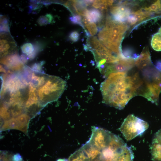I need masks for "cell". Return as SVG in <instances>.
<instances>
[{"label":"cell","mask_w":161,"mask_h":161,"mask_svg":"<svg viewBox=\"0 0 161 161\" xmlns=\"http://www.w3.org/2000/svg\"><path fill=\"white\" fill-rule=\"evenodd\" d=\"M136 68H132L126 72L135 96L144 97L157 105L161 92V70L153 64Z\"/></svg>","instance_id":"cell-1"},{"label":"cell","mask_w":161,"mask_h":161,"mask_svg":"<svg viewBox=\"0 0 161 161\" xmlns=\"http://www.w3.org/2000/svg\"><path fill=\"white\" fill-rule=\"evenodd\" d=\"M103 102L121 109L135 96L129 77L126 72L110 74L101 84Z\"/></svg>","instance_id":"cell-2"},{"label":"cell","mask_w":161,"mask_h":161,"mask_svg":"<svg viewBox=\"0 0 161 161\" xmlns=\"http://www.w3.org/2000/svg\"><path fill=\"white\" fill-rule=\"evenodd\" d=\"M66 83L60 78L47 75L44 83L36 88L40 105L44 107L58 100L66 89Z\"/></svg>","instance_id":"cell-3"},{"label":"cell","mask_w":161,"mask_h":161,"mask_svg":"<svg viewBox=\"0 0 161 161\" xmlns=\"http://www.w3.org/2000/svg\"><path fill=\"white\" fill-rule=\"evenodd\" d=\"M126 31L120 24L112 21L106 22L98 34L101 42L107 48L118 55L122 54L120 44Z\"/></svg>","instance_id":"cell-4"},{"label":"cell","mask_w":161,"mask_h":161,"mask_svg":"<svg viewBox=\"0 0 161 161\" xmlns=\"http://www.w3.org/2000/svg\"><path fill=\"white\" fill-rule=\"evenodd\" d=\"M148 127L147 122L131 114L124 119L119 130L125 139L129 141L142 135Z\"/></svg>","instance_id":"cell-5"},{"label":"cell","mask_w":161,"mask_h":161,"mask_svg":"<svg viewBox=\"0 0 161 161\" xmlns=\"http://www.w3.org/2000/svg\"><path fill=\"white\" fill-rule=\"evenodd\" d=\"M24 107L25 113L31 117L36 114L42 107L39 102L36 89L30 83L28 85V93Z\"/></svg>","instance_id":"cell-6"},{"label":"cell","mask_w":161,"mask_h":161,"mask_svg":"<svg viewBox=\"0 0 161 161\" xmlns=\"http://www.w3.org/2000/svg\"><path fill=\"white\" fill-rule=\"evenodd\" d=\"M0 56H7L15 52L16 43L10 35L6 32H2L0 35Z\"/></svg>","instance_id":"cell-7"},{"label":"cell","mask_w":161,"mask_h":161,"mask_svg":"<svg viewBox=\"0 0 161 161\" xmlns=\"http://www.w3.org/2000/svg\"><path fill=\"white\" fill-rule=\"evenodd\" d=\"M126 2L121 4L114 5L110 7V11L113 18L115 21L124 23L131 13V10L126 6Z\"/></svg>","instance_id":"cell-8"},{"label":"cell","mask_w":161,"mask_h":161,"mask_svg":"<svg viewBox=\"0 0 161 161\" xmlns=\"http://www.w3.org/2000/svg\"><path fill=\"white\" fill-rule=\"evenodd\" d=\"M153 161H161V129L155 134L150 146Z\"/></svg>","instance_id":"cell-9"},{"label":"cell","mask_w":161,"mask_h":161,"mask_svg":"<svg viewBox=\"0 0 161 161\" xmlns=\"http://www.w3.org/2000/svg\"><path fill=\"white\" fill-rule=\"evenodd\" d=\"M1 62L12 69H18L23 66L20 58L17 54L3 57Z\"/></svg>","instance_id":"cell-10"},{"label":"cell","mask_w":161,"mask_h":161,"mask_svg":"<svg viewBox=\"0 0 161 161\" xmlns=\"http://www.w3.org/2000/svg\"><path fill=\"white\" fill-rule=\"evenodd\" d=\"M16 117L19 125L18 130L26 134L27 133L29 123L31 117L27 113H24Z\"/></svg>","instance_id":"cell-11"},{"label":"cell","mask_w":161,"mask_h":161,"mask_svg":"<svg viewBox=\"0 0 161 161\" xmlns=\"http://www.w3.org/2000/svg\"><path fill=\"white\" fill-rule=\"evenodd\" d=\"M102 13L99 10L95 9L87 10L84 17L90 22L96 23L100 21L102 18Z\"/></svg>","instance_id":"cell-12"},{"label":"cell","mask_w":161,"mask_h":161,"mask_svg":"<svg viewBox=\"0 0 161 161\" xmlns=\"http://www.w3.org/2000/svg\"><path fill=\"white\" fill-rule=\"evenodd\" d=\"M14 129L18 130V123L16 117H12L4 121L1 128V131Z\"/></svg>","instance_id":"cell-13"},{"label":"cell","mask_w":161,"mask_h":161,"mask_svg":"<svg viewBox=\"0 0 161 161\" xmlns=\"http://www.w3.org/2000/svg\"><path fill=\"white\" fill-rule=\"evenodd\" d=\"M67 161H90L80 148L72 154Z\"/></svg>","instance_id":"cell-14"},{"label":"cell","mask_w":161,"mask_h":161,"mask_svg":"<svg viewBox=\"0 0 161 161\" xmlns=\"http://www.w3.org/2000/svg\"><path fill=\"white\" fill-rule=\"evenodd\" d=\"M132 13L135 16L138 22L143 21L151 16H154V14L147 11L144 8H141Z\"/></svg>","instance_id":"cell-15"},{"label":"cell","mask_w":161,"mask_h":161,"mask_svg":"<svg viewBox=\"0 0 161 161\" xmlns=\"http://www.w3.org/2000/svg\"><path fill=\"white\" fill-rule=\"evenodd\" d=\"M151 45L155 51H161V33L158 32L153 35L151 41Z\"/></svg>","instance_id":"cell-16"},{"label":"cell","mask_w":161,"mask_h":161,"mask_svg":"<svg viewBox=\"0 0 161 161\" xmlns=\"http://www.w3.org/2000/svg\"><path fill=\"white\" fill-rule=\"evenodd\" d=\"M147 11L157 15L161 14V1L160 0L155 1L150 6L144 7Z\"/></svg>","instance_id":"cell-17"},{"label":"cell","mask_w":161,"mask_h":161,"mask_svg":"<svg viewBox=\"0 0 161 161\" xmlns=\"http://www.w3.org/2000/svg\"><path fill=\"white\" fill-rule=\"evenodd\" d=\"M21 49L22 52L28 56L33 52L35 47L32 43H26L23 45Z\"/></svg>","instance_id":"cell-18"},{"label":"cell","mask_w":161,"mask_h":161,"mask_svg":"<svg viewBox=\"0 0 161 161\" xmlns=\"http://www.w3.org/2000/svg\"><path fill=\"white\" fill-rule=\"evenodd\" d=\"M85 26L91 35L94 36L97 34L98 29L95 23L89 22Z\"/></svg>","instance_id":"cell-19"},{"label":"cell","mask_w":161,"mask_h":161,"mask_svg":"<svg viewBox=\"0 0 161 161\" xmlns=\"http://www.w3.org/2000/svg\"><path fill=\"white\" fill-rule=\"evenodd\" d=\"M0 30L2 32H8L9 28L8 26V20L7 18L3 17L1 18Z\"/></svg>","instance_id":"cell-20"},{"label":"cell","mask_w":161,"mask_h":161,"mask_svg":"<svg viewBox=\"0 0 161 161\" xmlns=\"http://www.w3.org/2000/svg\"><path fill=\"white\" fill-rule=\"evenodd\" d=\"M71 22L74 24H78L82 26L83 28L84 27L82 23L81 17L79 15H73L69 18Z\"/></svg>","instance_id":"cell-21"},{"label":"cell","mask_w":161,"mask_h":161,"mask_svg":"<svg viewBox=\"0 0 161 161\" xmlns=\"http://www.w3.org/2000/svg\"><path fill=\"white\" fill-rule=\"evenodd\" d=\"M37 22L41 26L46 25L50 23L48 18L46 15L41 16L38 19Z\"/></svg>","instance_id":"cell-22"},{"label":"cell","mask_w":161,"mask_h":161,"mask_svg":"<svg viewBox=\"0 0 161 161\" xmlns=\"http://www.w3.org/2000/svg\"><path fill=\"white\" fill-rule=\"evenodd\" d=\"M69 37L71 41L73 42H76L79 38L80 34L77 31H73L70 33Z\"/></svg>","instance_id":"cell-23"},{"label":"cell","mask_w":161,"mask_h":161,"mask_svg":"<svg viewBox=\"0 0 161 161\" xmlns=\"http://www.w3.org/2000/svg\"><path fill=\"white\" fill-rule=\"evenodd\" d=\"M12 157H10L5 152H1L0 156V161H13Z\"/></svg>","instance_id":"cell-24"},{"label":"cell","mask_w":161,"mask_h":161,"mask_svg":"<svg viewBox=\"0 0 161 161\" xmlns=\"http://www.w3.org/2000/svg\"><path fill=\"white\" fill-rule=\"evenodd\" d=\"M102 0H95L92 3V6L96 9L99 8L102 4Z\"/></svg>","instance_id":"cell-25"},{"label":"cell","mask_w":161,"mask_h":161,"mask_svg":"<svg viewBox=\"0 0 161 161\" xmlns=\"http://www.w3.org/2000/svg\"><path fill=\"white\" fill-rule=\"evenodd\" d=\"M13 161H22V158L20 155L17 153L13 156L12 158Z\"/></svg>","instance_id":"cell-26"},{"label":"cell","mask_w":161,"mask_h":161,"mask_svg":"<svg viewBox=\"0 0 161 161\" xmlns=\"http://www.w3.org/2000/svg\"><path fill=\"white\" fill-rule=\"evenodd\" d=\"M41 65L39 63H35L32 66V68L34 70L39 71L41 69Z\"/></svg>","instance_id":"cell-27"},{"label":"cell","mask_w":161,"mask_h":161,"mask_svg":"<svg viewBox=\"0 0 161 161\" xmlns=\"http://www.w3.org/2000/svg\"><path fill=\"white\" fill-rule=\"evenodd\" d=\"M158 69L161 70V61H158L155 66Z\"/></svg>","instance_id":"cell-28"},{"label":"cell","mask_w":161,"mask_h":161,"mask_svg":"<svg viewBox=\"0 0 161 161\" xmlns=\"http://www.w3.org/2000/svg\"><path fill=\"white\" fill-rule=\"evenodd\" d=\"M46 16L49 19L50 23L51 22V21L52 20L53 17L50 14H47L46 15Z\"/></svg>","instance_id":"cell-29"},{"label":"cell","mask_w":161,"mask_h":161,"mask_svg":"<svg viewBox=\"0 0 161 161\" xmlns=\"http://www.w3.org/2000/svg\"><path fill=\"white\" fill-rule=\"evenodd\" d=\"M158 32L161 33V27H160L158 30Z\"/></svg>","instance_id":"cell-30"},{"label":"cell","mask_w":161,"mask_h":161,"mask_svg":"<svg viewBox=\"0 0 161 161\" xmlns=\"http://www.w3.org/2000/svg\"></svg>","instance_id":"cell-31"}]
</instances>
